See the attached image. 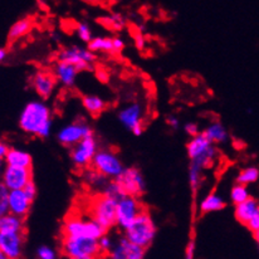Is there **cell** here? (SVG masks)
<instances>
[{
    "label": "cell",
    "instance_id": "6da1fadb",
    "mask_svg": "<svg viewBox=\"0 0 259 259\" xmlns=\"http://www.w3.org/2000/svg\"><path fill=\"white\" fill-rule=\"evenodd\" d=\"M18 123L25 134L46 139L51 135L53 125L51 108L43 101H30L20 112Z\"/></svg>",
    "mask_w": 259,
    "mask_h": 259
},
{
    "label": "cell",
    "instance_id": "7a4b0ae2",
    "mask_svg": "<svg viewBox=\"0 0 259 259\" xmlns=\"http://www.w3.org/2000/svg\"><path fill=\"white\" fill-rule=\"evenodd\" d=\"M156 224H155L151 214L145 209L137 217V219L132 223L131 227L127 230H125V235L123 237L127 238L130 242L134 243V244L146 249L154 242L155 237H156Z\"/></svg>",
    "mask_w": 259,
    "mask_h": 259
},
{
    "label": "cell",
    "instance_id": "3957f363",
    "mask_svg": "<svg viewBox=\"0 0 259 259\" xmlns=\"http://www.w3.org/2000/svg\"><path fill=\"white\" fill-rule=\"evenodd\" d=\"M107 233L93 219H82L78 217L67 218L62 227V238H90L98 240Z\"/></svg>",
    "mask_w": 259,
    "mask_h": 259
},
{
    "label": "cell",
    "instance_id": "277c9868",
    "mask_svg": "<svg viewBox=\"0 0 259 259\" xmlns=\"http://www.w3.org/2000/svg\"><path fill=\"white\" fill-rule=\"evenodd\" d=\"M61 252L68 259L98 258L102 255L98 240L90 238H62Z\"/></svg>",
    "mask_w": 259,
    "mask_h": 259
},
{
    "label": "cell",
    "instance_id": "5b68a950",
    "mask_svg": "<svg viewBox=\"0 0 259 259\" xmlns=\"http://www.w3.org/2000/svg\"><path fill=\"white\" fill-rule=\"evenodd\" d=\"M117 203L118 201L101 195L96 196L91 204L90 217L106 230L117 225Z\"/></svg>",
    "mask_w": 259,
    "mask_h": 259
},
{
    "label": "cell",
    "instance_id": "8992f818",
    "mask_svg": "<svg viewBox=\"0 0 259 259\" xmlns=\"http://www.w3.org/2000/svg\"><path fill=\"white\" fill-rule=\"evenodd\" d=\"M92 167L110 180H116L126 169L117 154L107 149L98 150L92 161Z\"/></svg>",
    "mask_w": 259,
    "mask_h": 259
},
{
    "label": "cell",
    "instance_id": "52a82bcc",
    "mask_svg": "<svg viewBox=\"0 0 259 259\" xmlns=\"http://www.w3.org/2000/svg\"><path fill=\"white\" fill-rule=\"evenodd\" d=\"M93 136V130L83 120L74 121L63 126L57 134V140L61 145L67 147H73L82 140Z\"/></svg>",
    "mask_w": 259,
    "mask_h": 259
},
{
    "label": "cell",
    "instance_id": "ba28073f",
    "mask_svg": "<svg viewBox=\"0 0 259 259\" xmlns=\"http://www.w3.org/2000/svg\"><path fill=\"white\" fill-rule=\"evenodd\" d=\"M141 201L137 196L126 195L117 203V227L125 232L144 211Z\"/></svg>",
    "mask_w": 259,
    "mask_h": 259
},
{
    "label": "cell",
    "instance_id": "9c48e42d",
    "mask_svg": "<svg viewBox=\"0 0 259 259\" xmlns=\"http://www.w3.org/2000/svg\"><path fill=\"white\" fill-rule=\"evenodd\" d=\"M58 59L61 62L73 64L77 71L82 72L92 68V63L96 61V54L88 48L72 46L69 48L62 49L58 54Z\"/></svg>",
    "mask_w": 259,
    "mask_h": 259
},
{
    "label": "cell",
    "instance_id": "30bf717a",
    "mask_svg": "<svg viewBox=\"0 0 259 259\" xmlns=\"http://www.w3.org/2000/svg\"><path fill=\"white\" fill-rule=\"evenodd\" d=\"M98 152V144L96 141L95 136L87 137L82 140L79 144L71 149V161L77 167H86L88 165H92L93 159Z\"/></svg>",
    "mask_w": 259,
    "mask_h": 259
},
{
    "label": "cell",
    "instance_id": "8fae6325",
    "mask_svg": "<svg viewBox=\"0 0 259 259\" xmlns=\"http://www.w3.org/2000/svg\"><path fill=\"white\" fill-rule=\"evenodd\" d=\"M116 181L120 184L126 195L139 196L146 190V181L137 167H126Z\"/></svg>",
    "mask_w": 259,
    "mask_h": 259
},
{
    "label": "cell",
    "instance_id": "7c38bea8",
    "mask_svg": "<svg viewBox=\"0 0 259 259\" xmlns=\"http://www.w3.org/2000/svg\"><path fill=\"white\" fill-rule=\"evenodd\" d=\"M118 121L136 136H141L144 132L142 125V108L139 103H130L118 111Z\"/></svg>",
    "mask_w": 259,
    "mask_h": 259
},
{
    "label": "cell",
    "instance_id": "4fadbf2b",
    "mask_svg": "<svg viewBox=\"0 0 259 259\" xmlns=\"http://www.w3.org/2000/svg\"><path fill=\"white\" fill-rule=\"evenodd\" d=\"M33 180L32 169H22V167L7 166L2 176V184L7 186L10 191L23 190L29 181Z\"/></svg>",
    "mask_w": 259,
    "mask_h": 259
},
{
    "label": "cell",
    "instance_id": "5bb4252c",
    "mask_svg": "<svg viewBox=\"0 0 259 259\" xmlns=\"http://www.w3.org/2000/svg\"><path fill=\"white\" fill-rule=\"evenodd\" d=\"M25 233H0V253L8 259H20Z\"/></svg>",
    "mask_w": 259,
    "mask_h": 259
},
{
    "label": "cell",
    "instance_id": "9a60e30c",
    "mask_svg": "<svg viewBox=\"0 0 259 259\" xmlns=\"http://www.w3.org/2000/svg\"><path fill=\"white\" fill-rule=\"evenodd\" d=\"M144 248L131 243L127 238L122 237L115 243L112 250L107 254L106 259H144Z\"/></svg>",
    "mask_w": 259,
    "mask_h": 259
},
{
    "label": "cell",
    "instance_id": "2e32d148",
    "mask_svg": "<svg viewBox=\"0 0 259 259\" xmlns=\"http://www.w3.org/2000/svg\"><path fill=\"white\" fill-rule=\"evenodd\" d=\"M57 78L51 72H37L32 78V86L42 98L51 97L56 87Z\"/></svg>",
    "mask_w": 259,
    "mask_h": 259
},
{
    "label": "cell",
    "instance_id": "e0dca14e",
    "mask_svg": "<svg viewBox=\"0 0 259 259\" xmlns=\"http://www.w3.org/2000/svg\"><path fill=\"white\" fill-rule=\"evenodd\" d=\"M32 201L28 199L23 190H15L9 193V210L10 214L24 219L30 210Z\"/></svg>",
    "mask_w": 259,
    "mask_h": 259
},
{
    "label": "cell",
    "instance_id": "ac0fdd59",
    "mask_svg": "<svg viewBox=\"0 0 259 259\" xmlns=\"http://www.w3.org/2000/svg\"><path fill=\"white\" fill-rule=\"evenodd\" d=\"M53 74L57 81L63 84L64 87H73L76 83V77L78 74V71L73 64L58 61V63L54 66Z\"/></svg>",
    "mask_w": 259,
    "mask_h": 259
},
{
    "label": "cell",
    "instance_id": "d6986e66",
    "mask_svg": "<svg viewBox=\"0 0 259 259\" xmlns=\"http://www.w3.org/2000/svg\"><path fill=\"white\" fill-rule=\"evenodd\" d=\"M211 147H213V144L204 136L203 132H200L198 136L191 137L190 141L188 142L186 152H188V156L190 157V160H194L210 151Z\"/></svg>",
    "mask_w": 259,
    "mask_h": 259
},
{
    "label": "cell",
    "instance_id": "ffe728a7",
    "mask_svg": "<svg viewBox=\"0 0 259 259\" xmlns=\"http://www.w3.org/2000/svg\"><path fill=\"white\" fill-rule=\"evenodd\" d=\"M4 161L7 166L22 167V169H32L33 165L32 155L28 151L15 149V147H10L9 152H8L7 156H5Z\"/></svg>",
    "mask_w": 259,
    "mask_h": 259
},
{
    "label": "cell",
    "instance_id": "44dd1931",
    "mask_svg": "<svg viewBox=\"0 0 259 259\" xmlns=\"http://www.w3.org/2000/svg\"><path fill=\"white\" fill-rule=\"evenodd\" d=\"M258 210H259V201L254 198H249L247 201H244V203L239 204V205H235L234 208L235 219H237L240 224L247 227L248 223H249L250 219L257 214Z\"/></svg>",
    "mask_w": 259,
    "mask_h": 259
},
{
    "label": "cell",
    "instance_id": "7402d4cb",
    "mask_svg": "<svg viewBox=\"0 0 259 259\" xmlns=\"http://www.w3.org/2000/svg\"><path fill=\"white\" fill-rule=\"evenodd\" d=\"M225 208V201L219 194L211 193L206 195L205 198L201 200L200 205H199V210L201 214H209L220 211Z\"/></svg>",
    "mask_w": 259,
    "mask_h": 259
},
{
    "label": "cell",
    "instance_id": "603a6c76",
    "mask_svg": "<svg viewBox=\"0 0 259 259\" xmlns=\"http://www.w3.org/2000/svg\"><path fill=\"white\" fill-rule=\"evenodd\" d=\"M0 233H25L24 219L13 214L0 217Z\"/></svg>",
    "mask_w": 259,
    "mask_h": 259
},
{
    "label": "cell",
    "instance_id": "cb8c5ba5",
    "mask_svg": "<svg viewBox=\"0 0 259 259\" xmlns=\"http://www.w3.org/2000/svg\"><path fill=\"white\" fill-rule=\"evenodd\" d=\"M204 136L211 142V144H223L228 140V131L219 121H214L208 127L203 131Z\"/></svg>",
    "mask_w": 259,
    "mask_h": 259
},
{
    "label": "cell",
    "instance_id": "d4e9b609",
    "mask_svg": "<svg viewBox=\"0 0 259 259\" xmlns=\"http://www.w3.org/2000/svg\"><path fill=\"white\" fill-rule=\"evenodd\" d=\"M33 28V20L32 18H22V19L17 20L14 24L10 27L9 32H8V38L9 40H17L19 38L24 37L28 33L32 30Z\"/></svg>",
    "mask_w": 259,
    "mask_h": 259
},
{
    "label": "cell",
    "instance_id": "484cf974",
    "mask_svg": "<svg viewBox=\"0 0 259 259\" xmlns=\"http://www.w3.org/2000/svg\"><path fill=\"white\" fill-rule=\"evenodd\" d=\"M82 105L84 110L92 116H98L106 108V102L96 95H84L82 97Z\"/></svg>",
    "mask_w": 259,
    "mask_h": 259
},
{
    "label": "cell",
    "instance_id": "4316f807",
    "mask_svg": "<svg viewBox=\"0 0 259 259\" xmlns=\"http://www.w3.org/2000/svg\"><path fill=\"white\" fill-rule=\"evenodd\" d=\"M87 48L92 53H115L113 49V38H105V37H95L90 43L87 44Z\"/></svg>",
    "mask_w": 259,
    "mask_h": 259
},
{
    "label": "cell",
    "instance_id": "83f0119b",
    "mask_svg": "<svg viewBox=\"0 0 259 259\" xmlns=\"http://www.w3.org/2000/svg\"><path fill=\"white\" fill-rule=\"evenodd\" d=\"M83 179L88 185L93 186V188H100L101 190H103L106 184L108 183V179H106L102 174L96 171L93 167L87 169L86 171L83 172Z\"/></svg>",
    "mask_w": 259,
    "mask_h": 259
},
{
    "label": "cell",
    "instance_id": "f1b7e54d",
    "mask_svg": "<svg viewBox=\"0 0 259 259\" xmlns=\"http://www.w3.org/2000/svg\"><path fill=\"white\" fill-rule=\"evenodd\" d=\"M259 179V169L255 166L245 167V169L240 170V172L237 176V184L240 185L248 186L249 184L255 183Z\"/></svg>",
    "mask_w": 259,
    "mask_h": 259
},
{
    "label": "cell",
    "instance_id": "f546056e",
    "mask_svg": "<svg viewBox=\"0 0 259 259\" xmlns=\"http://www.w3.org/2000/svg\"><path fill=\"white\" fill-rule=\"evenodd\" d=\"M102 194L116 201H120L121 199H123L126 196L123 189L121 188V185L116 180L108 181V183L106 184L105 188H103Z\"/></svg>",
    "mask_w": 259,
    "mask_h": 259
},
{
    "label": "cell",
    "instance_id": "4dcf8cb0",
    "mask_svg": "<svg viewBox=\"0 0 259 259\" xmlns=\"http://www.w3.org/2000/svg\"><path fill=\"white\" fill-rule=\"evenodd\" d=\"M249 198V190H248L247 186L244 185L235 184L232 188V190H230V201H232L234 205H239V204L247 201Z\"/></svg>",
    "mask_w": 259,
    "mask_h": 259
},
{
    "label": "cell",
    "instance_id": "1f68e13d",
    "mask_svg": "<svg viewBox=\"0 0 259 259\" xmlns=\"http://www.w3.org/2000/svg\"><path fill=\"white\" fill-rule=\"evenodd\" d=\"M101 22L106 25V27L111 28L113 30H121L125 27V20H123L121 14H111L108 17H103Z\"/></svg>",
    "mask_w": 259,
    "mask_h": 259
},
{
    "label": "cell",
    "instance_id": "d6a6232c",
    "mask_svg": "<svg viewBox=\"0 0 259 259\" xmlns=\"http://www.w3.org/2000/svg\"><path fill=\"white\" fill-rule=\"evenodd\" d=\"M76 30H77V35H78L79 39L84 43H90L91 40L93 39V35H92V30H91L90 25L84 22H79L77 23L76 25Z\"/></svg>",
    "mask_w": 259,
    "mask_h": 259
},
{
    "label": "cell",
    "instance_id": "836d02e7",
    "mask_svg": "<svg viewBox=\"0 0 259 259\" xmlns=\"http://www.w3.org/2000/svg\"><path fill=\"white\" fill-rule=\"evenodd\" d=\"M37 259H58L56 250L49 245H40L35 252Z\"/></svg>",
    "mask_w": 259,
    "mask_h": 259
},
{
    "label": "cell",
    "instance_id": "e575fe53",
    "mask_svg": "<svg viewBox=\"0 0 259 259\" xmlns=\"http://www.w3.org/2000/svg\"><path fill=\"white\" fill-rule=\"evenodd\" d=\"M98 245H100L101 254L107 255L108 253L112 250L113 245H115V242H113L112 238H111L110 235L105 234L102 238H100V239H98Z\"/></svg>",
    "mask_w": 259,
    "mask_h": 259
},
{
    "label": "cell",
    "instance_id": "d590c367",
    "mask_svg": "<svg viewBox=\"0 0 259 259\" xmlns=\"http://www.w3.org/2000/svg\"><path fill=\"white\" fill-rule=\"evenodd\" d=\"M23 191H24L25 195L28 196V199H29L30 201L34 200L35 196H37V193H38V190H37V185H35L34 180L29 181V183H28V185L25 186L24 189H23Z\"/></svg>",
    "mask_w": 259,
    "mask_h": 259
},
{
    "label": "cell",
    "instance_id": "8d00e7d4",
    "mask_svg": "<svg viewBox=\"0 0 259 259\" xmlns=\"http://www.w3.org/2000/svg\"><path fill=\"white\" fill-rule=\"evenodd\" d=\"M10 214L9 210V196H0V217Z\"/></svg>",
    "mask_w": 259,
    "mask_h": 259
},
{
    "label": "cell",
    "instance_id": "74e56055",
    "mask_svg": "<svg viewBox=\"0 0 259 259\" xmlns=\"http://www.w3.org/2000/svg\"><path fill=\"white\" fill-rule=\"evenodd\" d=\"M184 131L189 135L190 137L198 136L200 132H199V126L198 123L195 122H188L185 126H184Z\"/></svg>",
    "mask_w": 259,
    "mask_h": 259
},
{
    "label": "cell",
    "instance_id": "f35d334b",
    "mask_svg": "<svg viewBox=\"0 0 259 259\" xmlns=\"http://www.w3.org/2000/svg\"><path fill=\"white\" fill-rule=\"evenodd\" d=\"M195 240L190 239L189 240L188 245H186L185 249V255L184 259H195Z\"/></svg>",
    "mask_w": 259,
    "mask_h": 259
},
{
    "label": "cell",
    "instance_id": "ab89813d",
    "mask_svg": "<svg viewBox=\"0 0 259 259\" xmlns=\"http://www.w3.org/2000/svg\"><path fill=\"white\" fill-rule=\"evenodd\" d=\"M134 40H135V46L139 51H144L145 47H146V38L144 37L141 32H137L136 34L134 35Z\"/></svg>",
    "mask_w": 259,
    "mask_h": 259
},
{
    "label": "cell",
    "instance_id": "60d3db41",
    "mask_svg": "<svg viewBox=\"0 0 259 259\" xmlns=\"http://www.w3.org/2000/svg\"><path fill=\"white\" fill-rule=\"evenodd\" d=\"M247 228L253 233V234L259 232V210L257 211V214L250 219V222L248 223Z\"/></svg>",
    "mask_w": 259,
    "mask_h": 259
},
{
    "label": "cell",
    "instance_id": "b9f144b4",
    "mask_svg": "<svg viewBox=\"0 0 259 259\" xmlns=\"http://www.w3.org/2000/svg\"><path fill=\"white\" fill-rule=\"evenodd\" d=\"M123 48H125V42H123L120 37L113 38V49H115V53H118V52L122 51Z\"/></svg>",
    "mask_w": 259,
    "mask_h": 259
},
{
    "label": "cell",
    "instance_id": "7bdbcfd3",
    "mask_svg": "<svg viewBox=\"0 0 259 259\" xmlns=\"http://www.w3.org/2000/svg\"><path fill=\"white\" fill-rule=\"evenodd\" d=\"M166 123L171 128H178L179 125H180V121L178 120V117H174V116H169V117L166 118Z\"/></svg>",
    "mask_w": 259,
    "mask_h": 259
},
{
    "label": "cell",
    "instance_id": "ee69618b",
    "mask_svg": "<svg viewBox=\"0 0 259 259\" xmlns=\"http://www.w3.org/2000/svg\"><path fill=\"white\" fill-rule=\"evenodd\" d=\"M9 150L10 147L8 146L5 142H2V144H0V157H2V160L5 159V156H7V154L9 152Z\"/></svg>",
    "mask_w": 259,
    "mask_h": 259
},
{
    "label": "cell",
    "instance_id": "f6af8a7d",
    "mask_svg": "<svg viewBox=\"0 0 259 259\" xmlns=\"http://www.w3.org/2000/svg\"><path fill=\"white\" fill-rule=\"evenodd\" d=\"M5 58H7V49L2 48L0 49V61L4 62Z\"/></svg>",
    "mask_w": 259,
    "mask_h": 259
},
{
    "label": "cell",
    "instance_id": "bcb514c9",
    "mask_svg": "<svg viewBox=\"0 0 259 259\" xmlns=\"http://www.w3.org/2000/svg\"><path fill=\"white\" fill-rule=\"evenodd\" d=\"M253 237H254L255 242H257V243H258V247H259V232H257V233H254V234H253Z\"/></svg>",
    "mask_w": 259,
    "mask_h": 259
},
{
    "label": "cell",
    "instance_id": "7dc6e473",
    "mask_svg": "<svg viewBox=\"0 0 259 259\" xmlns=\"http://www.w3.org/2000/svg\"><path fill=\"white\" fill-rule=\"evenodd\" d=\"M84 259H98V258H84Z\"/></svg>",
    "mask_w": 259,
    "mask_h": 259
}]
</instances>
